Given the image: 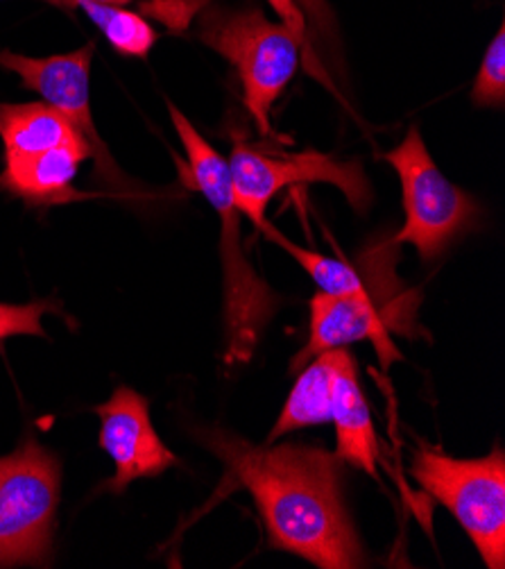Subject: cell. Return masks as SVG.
Returning a JSON list of instances; mask_svg holds the SVG:
<instances>
[{
    "mask_svg": "<svg viewBox=\"0 0 505 569\" xmlns=\"http://www.w3.org/2000/svg\"><path fill=\"white\" fill-rule=\"evenodd\" d=\"M202 442L228 466V481L250 490L270 545L320 569L365 567V549L343 499V461L309 445L254 447L228 433Z\"/></svg>",
    "mask_w": 505,
    "mask_h": 569,
    "instance_id": "cell-1",
    "label": "cell"
},
{
    "mask_svg": "<svg viewBox=\"0 0 505 569\" xmlns=\"http://www.w3.org/2000/svg\"><path fill=\"white\" fill-rule=\"evenodd\" d=\"M173 126L180 134L189 163L180 168L182 182L200 191L220 218V261H222V338L224 363H248L279 309V296L252 268L241 241V211L232 189L230 161L224 159L184 117L168 102Z\"/></svg>",
    "mask_w": 505,
    "mask_h": 569,
    "instance_id": "cell-2",
    "label": "cell"
},
{
    "mask_svg": "<svg viewBox=\"0 0 505 569\" xmlns=\"http://www.w3.org/2000/svg\"><path fill=\"white\" fill-rule=\"evenodd\" d=\"M397 248L387 239L374 241V268L365 287L345 293L329 296L315 293L311 298V333L309 343L291 361V372H300L311 359L335 348H350L361 340L374 343L381 366L402 359L390 340V333L406 338L424 336L417 322L422 293L408 289L397 277Z\"/></svg>",
    "mask_w": 505,
    "mask_h": 569,
    "instance_id": "cell-3",
    "label": "cell"
},
{
    "mask_svg": "<svg viewBox=\"0 0 505 569\" xmlns=\"http://www.w3.org/2000/svg\"><path fill=\"white\" fill-rule=\"evenodd\" d=\"M200 41L236 69L248 111L261 134H270L272 104L291 84L302 60V32L291 21H270L256 6H213L200 14Z\"/></svg>",
    "mask_w": 505,
    "mask_h": 569,
    "instance_id": "cell-4",
    "label": "cell"
},
{
    "mask_svg": "<svg viewBox=\"0 0 505 569\" xmlns=\"http://www.w3.org/2000/svg\"><path fill=\"white\" fill-rule=\"evenodd\" d=\"M411 475L465 529L489 569L505 567V453L494 447L483 459H454L420 445Z\"/></svg>",
    "mask_w": 505,
    "mask_h": 569,
    "instance_id": "cell-5",
    "label": "cell"
},
{
    "mask_svg": "<svg viewBox=\"0 0 505 569\" xmlns=\"http://www.w3.org/2000/svg\"><path fill=\"white\" fill-rule=\"evenodd\" d=\"M60 486V459L32 436L0 457V567L50 565Z\"/></svg>",
    "mask_w": 505,
    "mask_h": 569,
    "instance_id": "cell-6",
    "label": "cell"
},
{
    "mask_svg": "<svg viewBox=\"0 0 505 569\" xmlns=\"http://www.w3.org/2000/svg\"><path fill=\"white\" fill-rule=\"evenodd\" d=\"M228 161L236 209L265 234L272 230L265 220L267 204L289 187L331 184L345 193L356 211H365L372 202L370 180L358 161H339L315 150L289 152L267 141L252 143L239 132H232V154Z\"/></svg>",
    "mask_w": 505,
    "mask_h": 569,
    "instance_id": "cell-7",
    "label": "cell"
},
{
    "mask_svg": "<svg viewBox=\"0 0 505 569\" xmlns=\"http://www.w3.org/2000/svg\"><path fill=\"white\" fill-rule=\"evenodd\" d=\"M383 159L397 170L406 211L404 227L390 237L392 243H411L424 261H435L456 239L476 230L483 216L478 202L442 176L420 128H411L406 139Z\"/></svg>",
    "mask_w": 505,
    "mask_h": 569,
    "instance_id": "cell-8",
    "label": "cell"
},
{
    "mask_svg": "<svg viewBox=\"0 0 505 569\" xmlns=\"http://www.w3.org/2000/svg\"><path fill=\"white\" fill-rule=\"evenodd\" d=\"M93 60V43L82 46L80 50L67 54H50L43 60L26 57L12 50L0 48V67L17 73L21 84L30 91H37L48 104L60 109L64 117L75 126V130L89 141L91 159L95 163L93 178L98 184H104L114 196H137L139 189L125 178L117 166L107 146L102 143L89 107V73Z\"/></svg>",
    "mask_w": 505,
    "mask_h": 569,
    "instance_id": "cell-9",
    "label": "cell"
},
{
    "mask_svg": "<svg viewBox=\"0 0 505 569\" xmlns=\"http://www.w3.org/2000/svg\"><path fill=\"white\" fill-rule=\"evenodd\" d=\"M100 447L117 466L114 477L107 483L109 492L121 495L137 479H154L180 461L168 449L152 427L150 402L128 386H119L114 395L100 407Z\"/></svg>",
    "mask_w": 505,
    "mask_h": 569,
    "instance_id": "cell-10",
    "label": "cell"
},
{
    "mask_svg": "<svg viewBox=\"0 0 505 569\" xmlns=\"http://www.w3.org/2000/svg\"><path fill=\"white\" fill-rule=\"evenodd\" d=\"M91 159V146L82 141L64 143L41 152L6 154V168L0 173V189L21 198L30 207L69 204L95 198L73 187L80 166Z\"/></svg>",
    "mask_w": 505,
    "mask_h": 569,
    "instance_id": "cell-11",
    "label": "cell"
},
{
    "mask_svg": "<svg viewBox=\"0 0 505 569\" xmlns=\"http://www.w3.org/2000/svg\"><path fill=\"white\" fill-rule=\"evenodd\" d=\"M331 422L335 427V457L370 477H378V440L367 397L358 383L354 357L343 350L331 383Z\"/></svg>",
    "mask_w": 505,
    "mask_h": 569,
    "instance_id": "cell-12",
    "label": "cell"
},
{
    "mask_svg": "<svg viewBox=\"0 0 505 569\" xmlns=\"http://www.w3.org/2000/svg\"><path fill=\"white\" fill-rule=\"evenodd\" d=\"M345 348H335L311 359L297 377L289 400L267 433V445L293 431L331 422V383Z\"/></svg>",
    "mask_w": 505,
    "mask_h": 569,
    "instance_id": "cell-13",
    "label": "cell"
},
{
    "mask_svg": "<svg viewBox=\"0 0 505 569\" xmlns=\"http://www.w3.org/2000/svg\"><path fill=\"white\" fill-rule=\"evenodd\" d=\"M0 139L6 154H28L82 141L84 137L60 109L48 102H26L0 104Z\"/></svg>",
    "mask_w": 505,
    "mask_h": 569,
    "instance_id": "cell-14",
    "label": "cell"
},
{
    "mask_svg": "<svg viewBox=\"0 0 505 569\" xmlns=\"http://www.w3.org/2000/svg\"><path fill=\"white\" fill-rule=\"evenodd\" d=\"M73 8L84 10V14L98 26V30L114 46L117 52L125 57H145L159 34L141 14H134L121 6L93 3V0H73Z\"/></svg>",
    "mask_w": 505,
    "mask_h": 569,
    "instance_id": "cell-15",
    "label": "cell"
},
{
    "mask_svg": "<svg viewBox=\"0 0 505 569\" xmlns=\"http://www.w3.org/2000/svg\"><path fill=\"white\" fill-rule=\"evenodd\" d=\"M289 3L300 23L304 43L333 60V50H339V23L331 6L326 0H289Z\"/></svg>",
    "mask_w": 505,
    "mask_h": 569,
    "instance_id": "cell-16",
    "label": "cell"
},
{
    "mask_svg": "<svg viewBox=\"0 0 505 569\" xmlns=\"http://www.w3.org/2000/svg\"><path fill=\"white\" fill-rule=\"evenodd\" d=\"M472 102L476 107L503 109L505 104V26L498 28L489 41L483 62L472 87Z\"/></svg>",
    "mask_w": 505,
    "mask_h": 569,
    "instance_id": "cell-17",
    "label": "cell"
},
{
    "mask_svg": "<svg viewBox=\"0 0 505 569\" xmlns=\"http://www.w3.org/2000/svg\"><path fill=\"white\" fill-rule=\"evenodd\" d=\"M48 313H60L58 300H37L30 305H3L0 302V340L12 336H41V318Z\"/></svg>",
    "mask_w": 505,
    "mask_h": 569,
    "instance_id": "cell-18",
    "label": "cell"
},
{
    "mask_svg": "<svg viewBox=\"0 0 505 569\" xmlns=\"http://www.w3.org/2000/svg\"><path fill=\"white\" fill-rule=\"evenodd\" d=\"M69 3L73 6V0H69ZM93 3H104V6H121V8H125V6L134 3V0H93Z\"/></svg>",
    "mask_w": 505,
    "mask_h": 569,
    "instance_id": "cell-19",
    "label": "cell"
},
{
    "mask_svg": "<svg viewBox=\"0 0 505 569\" xmlns=\"http://www.w3.org/2000/svg\"><path fill=\"white\" fill-rule=\"evenodd\" d=\"M46 3H50V6H58V8H71L69 0H46Z\"/></svg>",
    "mask_w": 505,
    "mask_h": 569,
    "instance_id": "cell-20",
    "label": "cell"
}]
</instances>
